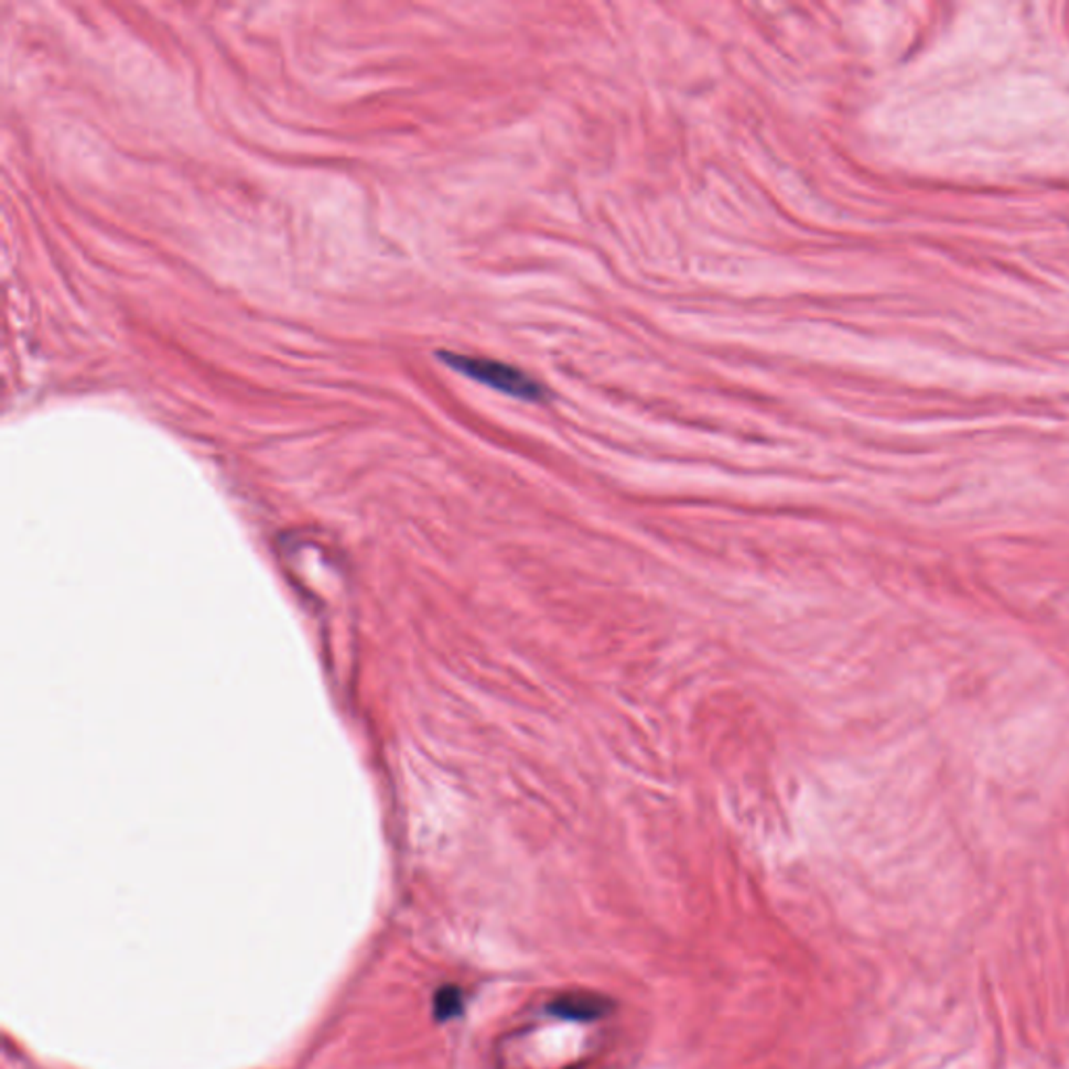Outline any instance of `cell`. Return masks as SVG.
Instances as JSON below:
<instances>
[{"label": "cell", "mask_w": 1069, "mask_h": 1069, "mask_svg": "<svg viewBox=\"0 0 1069 1069\" xmlns=\"http://www.w3.org/2000/svg\"><path fill=\"white\" fill-rule=\"evenodd\" d=\"M614 1009L613 1001L592 992H569L554 998L548 1011L564 1022H597Z\"/></svg>", "instance_id": "7a4b0ae2"}, {"label": "cell", "mask_w": 1069, "mask_h": 1069, "mask_svg": "<svg viewBox=\"0 0 1069 1069\" xmlns=\"http://www.w3.org/2000/svg\"><path fill=\"white\" fill-rule=\"evenodd\" d=\"M436 357L457 375L476 380L497 393L516 397L520 401L541 403L548 399V389L537 378L527 375L518 366L492 359V357L466 356L457 352H439Z\"/></svg>", "instance_id": "6da1fadb"}, {"label": "cell", "mask_w": 1069, "mask_h": 1069, "mask_svg": "<svg viewBox=\"0 0 1069 1069\" xmlns=\"http://www.w3.org/2000/svg\"><path fill=\"white\" fill-rule=\"evenodd\" d=\"M433 1003H435L433 1011H435V1017L439 1022H450L457 1015H462V1009H464V996L454 984L439 989Z\"/></svg>", "instance_id": "3957f363"}]
</instances>
